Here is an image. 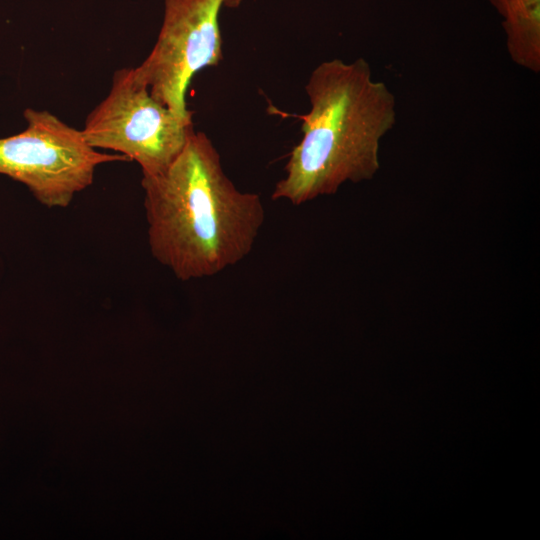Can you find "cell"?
<instances>
[{
	"label": "cell",
	"instance_id": "1",
	"mask_svg": "<svg viewBox=\"0 0 540 540\" xmlns=\"http://www.w3.org/2000/svg\"><path fill=\"white\" fill-rule=\"evenodd\" d=\"M141 186L151 255L180 281L242 261L265 221L260 196L235 186L201 131L192 132L166 170L142 175Z\"/></svg>",
	"mask_w": 540,
	"mask_h": 540
},
{
	"label": "cell",
	"instance_id": "5",
	"mask_svg": "<svg viewBox=\"0 0 540 540\" xmlns=\"http://www.w3.org/2000/svg\"><path fill=\"white\" fill-rule=\"evenodd\" d=\"M223 0H164L157 40L134 68L151 96L178 116L192 119L186 92L193 76L223 59L218 16Z\"/></svg>",
	"mask_w": 540,
	"mask_h": 540
},
{
	"label": "cell",
	"instance_id": "7",
	"mask_svg": "<svg viewBox=\"0 0 540 540\" xmlns=\"http://www.w3.org/2000/svg\"><path fill=\"white\" fill-rule=\"evenodd\" d=\"M241 2L242 0H223V5L230 8H236Z\"/></svg>",
	"mask_w": 540,
	"mask_h": 540
},
{
	"label": "cell",
	"instance_id": "2",
	"mask_svg": "<svg viewBox=\"0 0 540 540\" xmlns=\"http://www.w3.org/2000/svg\"><path fill=\"white\" fill-rule=\"evenodd\" d=\"M305 91L309 112L287 113L302 121V138L271 196L295 206L334 194L346 182L372 179L380 166V141L396 123L394 94L372 78L363 58L321 62Z\"/></svg>",
	"mask_w": 540,
	"mask_h": 540
},
{
	"label": "cell",
	"instance_id": "4",
	"mask_svg": "<svg viewBox=\"0 0 540 540\" xmlns=\"http://www.w3.org/2000/svg\"><path fill=\"white\" fill-rule=\"evenodd\" d=\"M193 131L192 119L157 102L132 67L114 72L109 93L87 115L81 129L91 147L136 162L142 175L166 170Z\"/></svg>",
	"mask_w": 540,
	"mask_h": 540
},
{
	"label": "cell",
	"instance_id": "6",
	"mask_svg": "<svg viewBox=\"0 0 540 540\" xmlns=\"http://www.w3.org/2000/svg\"><path fill=\"white\" fill-rule=\"evenodd\" d=\"M501 15L511 60L540 71V0H489Z\"/></svg>",
	"mask_w": 540,
	"mask_h": 540
},
{
	"label": "cell",
	"instance_id": "3",
	"mask_svg": "<svg viewBox=\"0 0 540 540\" xmlns=\"http://www.w3.org/2000/svg\"><path fill=\"white\" fill-rule=\"evenodd\" d=\"M26 128L0 138V174L22 184L47 208H65L93 184L98 166L128 159L91 147L81 130L47 110L26 108Z\"/></svg>",
	"mask_w": 540,
	"mask_h": 540
}]
</instances>
